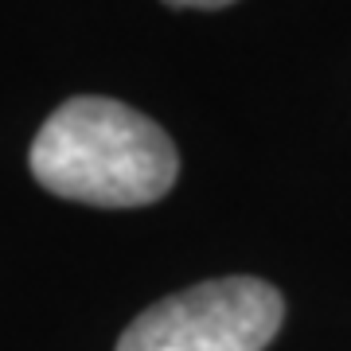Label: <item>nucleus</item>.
I'll return each mask as SVG.
<instances>
[{
  "instance_id": "nucleus-2",
  "label": "nucleus",
  "mask_w": 351,
  "mask_h": 351,
  "mask_svg": "<svg viewBox=\"0 0 351 351\" xmlns=\"http://www.w3.org/2000/svg\"><path fill=\"white\" fill-rule=\"evenodd\" d=\"M285 301L258 277H219L172 293L125 328L117 351H265Z\"/></svg>"
},
{
  "instance_id": "nucleus-3",
  "label": "nucleus",
  "mask_w": 351,
  "mask_h": 351,
  "mask_svg": "<svg viewBox=\"0 0 351 351\" xmlns=\"http://www.w3.org/2000/svg\"><path fill=\"white\" fill-rule=\"evenodd\" d=\"M164 4H172V8H226L234 0H164Z\"/></svg>"
},
{
  "instance_id": "nucleus-1",
  "label": "nucleus",
  "mask_w": 351,
  "mask_h": 351,
  "mask_svg": "<svg viewBox=\"0 0 351 351\" xmlns=\"http://www.w3.org/2000/svg\"><path fill=\"white\" fill-rule=\"evenodd\" d=\"M180 172L176 145L152 117L113 98H71L32 141V176L94 207H145L168 195Z\"/></svg>"
}]
</instances>
